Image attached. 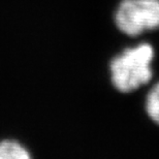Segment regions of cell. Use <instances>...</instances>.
Masks as SVG:
<instances>
[{
  "label": "cell",
  "mask_w": 159,
  "mask_h": 159,
  "mask_svg": "<svg viewBox=\"0 0 159 159\" xmlns=\"http://www.w3.org/2000/svg\"><path fill=\"white\" fill-rule=\"evenodd\" d=\"M31 155L27 148L15 139L0 142V159H29Z\"/></svg>",
  "instance_id": "cell-3"
},
{
  "label": "cell",
  "mask_w": 159,
  "mask_h": 159,
  "mask_svg": "<svg viewBox=\"0 0 159 159\" xmlns=\"http://www.w3.org/2000/svg\"><path fill=\"white\" fill-rule=\"evenodd\" d=\"M115 24L129 36L158 29L159 0H122L115 12Z\"/></svg>",
  "instance_id": "cell-2"
},
{
  "label": "cell",
  "mask_w": 159,
  "mask_h": 159,
  "mask_svg": "<svg viewBox=\"0 0 159 159\" xmlns=\"http://www.w3.org/2000/svg\"><path fill=\"white\" fill-rule=\"evenodd\" d=\"M145 107L149 118L159 125V82L148 92Z\"/></svg>",
  "instance_id": "cell-4"
},
{
  "label": "cell",
  "mask_w": 159,
  "mask_h": 159,
  "mask_svg": "<svg viewBox=\"0 0 159 159\" xmlns=\"http://www.w3.org/2000/svg\"><path fill=\"white\" fill-rule=\"evenodd\" d=\"M154 49L147 43L125 49L111 61V80L117 90L129 93L148 84L153 77Z\"/></svg>",
  "instance_id": "cell-1"
}]
</instances>
